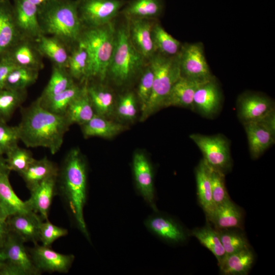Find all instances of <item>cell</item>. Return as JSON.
Listing matches in <instances>:
<instances>
[{"instance_id":"obj_1","label":"cell","mask_w":275,"mask_h":275,"mask_svg":"<svg viewBox=\"0 0 275 275\" xmlns=\"http://www.w3.org/2000/svg\"><path fill=\"white\" fill-rule=\"evenodd\" d=\"M70 125L65 115L47 110L38 98L23 109L21 121L16 126L20 141L27 147L46 148L55 154L60 150Z\"/></svg>"},{"instance_id":"obj_2","label":"cell","mask_w":275,"mask_h":275,"mask_svg":"<svg viewBox=\"0 0 275 275\" xmlns=\"http://www.w3.org/2000/svg\"><path fill=\"white\" fill-rule=\"evenodd\" d=\"M60 188L75 225L90 241L84 209L87 199V167L77 149L68 153L60 173Z\"/></svg>"},{"instance_id":"obj_3","label":"cell","mask_w":275,"mask_h":275,"mask_svg":"<svg viewBox=\"0 0 275 275\" xmlns=\"http://www.w3.org/2000/svg\"><path fill=\"white\" fill-rule=\"evenodd\" d=\"M38 20L42 34L57 38L70 50L78 43L84 26L77 0H53L38 7Z\"/></svg>"},{"instance_id":"obj_4","label":"cell","mask_w":275,"mask_h":275,"mask_svg":"<svg viewBox=\"0 0 275 275\" xmlns=\"http://www.w3.org/2000/svg\"><path fill=\"white\" fill-rule=\"evenodd\" d=\"M111 22L83 29L79 41L84 44L89 56V65L86 79L98 78L103 80L107 74L116 33Z\"/></svg>"},{"instance_id":"obj_5","label":"cell","mask_w":275,"mask_h":275,"mask_svg":"<svg viewBox=\"0 0 275 275\" xmlns=\"http://www.w3.org/2000/svg\"><path fill=\"white\" fill-rule=\"evenodd\" d=\"M150 59V64L154 72V80L151 97L142 112V121L163 106L172 88L181 76L179 53L169 57L157 52Z\"/></svg>"},{"instance_id":"obj_6","label":"cell","mask_w":275,"mask_h":275,"mask_svg":"<svg viewBox=\"0 0 275 275\" xmlns=\"http://www.w3.org/2000/svg\"><path fill=\"white\" fill-rule=\"evenodd\" d=\"M144 59L132 44L128 28L122 26L116 30L115 48L107 74L109 73L118 84L125 83L141 69Z\"/></svg>"},{"instance_id":"obj_7","label":"cell","mask_w":275,"mask_h":275,"mask_svg":"<svg viewBox=\"0 0 275 275\" xmlns=\"http://www.w3.org/2000/svg\"><path fill=\"white\" fill-rule=\"evenodd\" d=\"M126 3L124 0H77L78 12L84 28L111 22Z\"/></svg>"},{"instance_id":"obj_8","label":"cell","mask_w":275,"mask_h":275,"mask_svg":"<svg viewBox=\"0 0 275 275\" xmlns=\"http://www.w3.org/2000/svg\"><path fill=\"white\" fill-rule=\"evenodd\" d=\"M190 138L203 153L204 160L210 166L224 173L231 167L229 147L227 140L221 135L207 136L192 134Z\"/></svg>"},{"instance_id":"obj_9","label":"cell","mask_w":275,"mask_h":275,"mask_svg":"<svg viewBox=\"0 0 275 275\" xmlns=\"http://www.w3.org/2000/svg\"><path fill=\"white\" fill-rule=\"evenodd\" d=\"M179 64L182 76L201 80H208L213 78L201 42L182 45L179 52Z\"/></svg>"},{"instance_id":"obj_10","label":"cell","mask_w":275,"mask_h":275,"mask_svg":"<svg viewBox=\"0 0 275 275\" xmlns=\"http://www.w3.org/2000/svg\"><path fill=\"white\" fill-rule=\"evenodd\" d=\"M132 172L135 187L139 195L154 211H157L155 203L153 169L144 153L136 152L134 154Z\"/></svg>"},{"instance_id":"obj_11","label":"cell","mask_w":275,"mask_h":275,"mask_svg":"<svg viewBox=\"0 0 275 275\" xmlns=\"http://www.w3.org/2000/svg\"><path fill=\"white\" fill-rule=\"evenodd\" d=\"M28 251L35 265L41 272L67 273L75 259L73 255L62 254L50 247L38 244H34Z\"/></svg>"},{"instance_id":"obj_12","label":"cell","mask_w":275,"mask_h":275,"mask_svg":"<svg viewBox=\"0 0 275 275\" xmlns=\"http://www.w3.org/2000/svg\"><path fill=\"white\" fill-rule=\"evenodd\" d=\"M144 224L150 233L170 243L180 244L187 239V234L183 227L174 219L158 210L149 215Z\"/></svg>"},{"instance_id":"obj_13","label":"cell","mask_w":275,"mask_h":275,"mask_svg":"<svg viewBox=\"0 0 275 275\" xmlns=\"http://www.w3.org/2000/svg\"><path fill=\"white\" fill-rule=\"evenodd\" d=\"M16 25L22 38L35 41L42 35L38 8L26 0H12Z\"/></svg>"},{"instance_id":"obj_14","label":"cell","mask_w":275,"mask_h":275,"mask_svg":"<svg viewBox=\"0 0 275 275\" xmlns=\"http://www.w3.org/2000/svg\"><path fill=\"white\" fill-rule=\"evenodd\" d=\"M23 242L15 235L10 233L0 251L6 262L16 267L23 275H39L41 272L35 265Z\"/></svg>"},{"instance_id":"obj_15","label":"cell","mask_w":275,"mask_h":275,"mask_svg":"<svg viewBox=\"0 0 275 275\" xmlns=\"http://www.w3.org/2000/svg\"><path fill=\"white\" fill-rule=\"evenodd\" d=\"M6 221L10 233L23 242L36 244L40 241V226L43 221L38 214L32 211L18 213L8 216Z\"/></svg>"},{"instance_id":"obj_16","label":"cell","mask_w":275,"mask_h":275,"mask_svg":"<svg viewBox=\"0 0 275 275\" xmlns=\"http://www.w3.org/2000/svg\"><path fill=\"white\" fill-rule=\"evenodd\" d=\"M58 176L48 178L30 191V198L25 201L28 208L38 214L43 219H48L49 211L56 193Z\"/></svg>"},{"instance_id":"obj_17","label":"cell","mask_w":275,"mask_h":275,"mask_svg":"<svg viewBox=\"0 0 275 275\" xmlns=\"http://www.w3.org/2000/svg\"><path fill=\"white\" fill-rule=\"evenodd\" d=\"M128 19V30L132 44L145 59H150L157 52L152 36L153 24L150 22V19Z\"/></svg>"},{"instance_id":"obj_18","label":"cell","mask_w":275,"mask_h":275,"mask_svg":"<svg viewBox=\"0 0 275 275\" xmlns=\"http://www.w3.org/2000/svg\"><path fill=\"white\" fill-rule=\"evenodd\" d=\"M18 67L40 71L44 67L43 57L34 40L21 38L6 54Z\"/></svg>"},{"instance_id":"obj_19","label":"cell","mask_w":275,"mask_h":275,"mask_svg":"<svg viewBox=\"0 0 275 275\" xmlns=\"http://www.w3.org/2000/svg\"><path fill=\"white\" fill-rule=\"evenodd\" d=\"M14 20L12 3L6 0L0 3V58L21 38Z\"/></svg>"},{"instance_id":"obj_20","label":"cell","mask_w":275,"mask_h":275,"mask_svg":"<svg viewBox=\"0 0 275 275\" xmlns=\"http://www.w3.org/2000/svg\"><path fill=\"white\" fill-rule=\"evenodd\" d=\"M208 80L194 79L181 76L172 88L163 106L194 108V97L196 90Z\"/></svg>"},{"instance_id":"obj_21","label":"cell","mask_w":275,"mask_h":275,"mask_svg":"<svg viewBox=\"0 0 275 275\" xmlns=\"http://www.w3.org/2000/svg\"><path fill=\"white\" fill-rule=\"evenodd\" d=\"M273 110L272 101L265 96L248 94L239 100V115L243 123L258 121Z\"/></svg>"},{"instance_id":"obj_22","label":"cell","mask_w":275,"mask_h":275,"mask_svg":"<svg viewBox=\"0 0 275 275\" xmlns=\"http://www.w3.org/2000/svg\"><path fill=\"white\" fill-rule=\"evenodd\" d=\"M35 42L43 57L49 59L53 65L67 68L70 50L61 41L42 34Z\"/></svg>"},{"instance_id":"obj_23","label":"cell","mask_w":275,"mask_h":275,"mask_svg":"<svg viewBox=\"0 0 275 275\" xmlns=\"http://www.w3.org/2000/svg\"><path fill=\"white\" fill-rule=\"evenodd\" d=\"M251 155L257 158L274 142L275 133L258 122L243 123Z\"/></svg>"},{"instance_id":"obj_24","label":"cell","mask_w":275,"mask_h":275,"mask_svg":"<svg viewBox=\"0 0 275 275\" xmlns=\"http://www.w3.org/2000/svg\"><path fill=\"white\" fill-rule=\"evenodd\" d=\"M243 215L240 208L229 199L216 206L208 220L216 229H242Z\"/></svg>"},{"instance_id":"obj_25","label":"cell","mask_w":275,"mask_h":275,"mask_svg":"<svg viewBox=\"0 0 275 275\" xmlns=\"http://www.w3.org/2000/svg\"><path fill=\"white\" fill-rule=\"evenodd\" d=\"M220 101V92L213 77L196 90L194 97V107L204 115L208 116L216 113Z\"/></svg>"},{"instance_id":"obj_26","label":"cell","mask_w":275,"mask_h":275,"mask_svg":"<svg viewBox=\"0 0 275 275\" xmlns=\"http://www.w3.org/2000/svg\"><path fill=\"white\" fill-rule=\"evenodd\" d=\"M9 172H0V212L7 217L30 210L15 194L9 179Z\"/></svg>"},{"instance_id":"obj_27","label":"cell","mask_w":275,"mask_h":275,"mask_svg":"<svg viewBox=\"0 0 275 275\" xmlns=\"http://www.w3.org/2000/svg\"><path fill=\"white\" fill-rule=\"evenodd\" d=\"M59 173V170L56 164L47 157H44L39 160L34 159L20 175L31 190L43 180L58 176Z\"/></svg>"},{"instance_id":"obj_28","label":"cell","mask_w":275,"mask_h":275,"mask_svg":"<svg viewBox=\"0 0 275 275\" xmlns=\"http://www.w3.org/2000/svg\"><path fill=\"white\" fill-rule=\"evenodd\" d=\"M195 172L199 203L208 220L212 215L216 205L212 197L208 167L204 159L200 161Z\"/></svg>"},{"instance_id":"obj_29","label":"cell","mask_w":275,"mask_h":275,"mask_svg":"<svg viewBox=\"0 0 275 275\" xmlns=\"http://www.w3.org/2000/svg\"><path fill=\"white\" fill-rule=\"evenodd\" d=\"M254 259L250 248L227 255L218 265L221 273L225 275H245L251 269Z\"/></svg>"},{"instance_id":"obj_30","label":"cell","mask_w":275,"mask_h":275,"mask_svg":"<svg viewBox=\"0 0 275 275\" xmlns=\"http://www.w3.org/2000/svg\"><path fill=\"white\" fill-rule=\"evenodd\" d=\"M87 89V83L80 93L71 102L65 113L70 125L77 123L81 125L90 120L95 115Z\"/></svg>"},{"instance_id":"obj_31","label":"cell","mask_w":275,"mask_h":275,"mask_svg":"<svg viewBox=\"0 0 275 275\" xmlns=\"http://www.w3.org/2000/svg\"><path fill=\"white\" fill-rule=\"evenodd\" d=\"M163 9L162 0H131L126 2L122 10L128 19H150L159 16Z\"/></svg>"},{"instance_id":"obj_32","label":"cell","mask_w":275,"mask_h":275,"mask_svg":"<svg viewBox=\"0 0 275 275\" xmlns=\"http://www.w3.org/2000/svg\"><path fill=\"white\" fill-rule=\"evenodd\" d=\"M80 126L85 138H111L127 128L124 125L109 121L105 117L96 114L90 120Z\"/></svg>"},{"instance_id":"obj_33","label":"cell","mask_w":275,"mask_h":275,"mask_svg":"<svg viewBox=\"0 0 275 275\" xmlns=\"http://www.w3.org/2000/svg\"><path fill=\"white\" fill-rule=\"evenodd\" d=\"M190 234L214 255L219 265L226 257V253L217 230L209 224L203 227L194 229Z\"/></svg>"},{"instance_id":"obj_34","label":"cell","mask_w":275,"mask_h":275,"mask_svg":"<svg viewBox=\"0 0 275 275\" xmlns=\"http://www.w3.org/2000/svg\"><path fill=\"white\" fill-rule=\"evenodd\" d=\"M87 89L95 114L104 117L110 115L114 109L113 94L99 85L87 84Z\"/></svg>"},{"instance_id":"obj_35","label":"cell","mask_w":275,"mask_h":275,"mask_svg":"<svg viewBox=\"0 0 275 275\" xmlns=\"http://www.w3.org/2000/svg\"><path fill=\"white\" fill-rule=\"evenodd\" d=\"M75 83L67 68L53 65L50 79L39 98L40 100L47 99L66 90Z\"/></svg>"},{"instance_id":"obj_36","label":"cell","mask_w":275,"mask_h":275,"mask_svg":"<svg viewBox=\"0 0 275 275\" xmlns=\"http://www.w3.org/2000/svg\"><path fill=\"white\" fill-rule=\"evenodd\" d=\"M152 36L157 52L169 57L175 56L179 53L182 45L166 32L160 24L156 23L153 24Z\"/></svg>"},{"instance_id":"obj_37","label":"cell","mask_w":275,"mask_h":275,"mask_svg":"<svg viewBox=\"0 0 275 275\" xmlns=\"http://www.w3.org/2000/svg\"><path fill=\"white\" fill-rule=\"evenodd\" d=\"M89 65L88 52L80 41L70 50L67 70L72 77L77 80L86 79Z\"/></svg>"},{"instance_id":"obj_38","label":"cell","mask_w":275,"mask_h":275,"mask_svg":"<svg viewBox=\"0 0 275 275\" xmlns=\"http://www.w3.org/2000/svg\"><path fill=\"white\" fill-rule=\"evenodd\" d=\"M82 87L74 84L66 90L47 99L40 100L41 105L47 110L54 114L65 115L71 102L80 93Z\"/></svg>"},{"instance_id":"obj_39","label":"cell","mask_w":275,"mask_h":275,"mask_svg":"<svg viewBox=\"0 0 275 275\" xmlns=\"http://www.w3.org/2000/svg\"><path fill=\"white\" fill-rule=\"evenodd\" d=\"M26 90L0 88V121L7 122L26 98Z\"/></svg>"},{"instance_id":"obj_40","label":"cell","mask_w":275,"mask_h":275,"mask_svg":"<svg viewBox=\"0 0 275 275\" xmlns=\"http://www.w3.org/2000/svg\"><path fill=\"white\" fill-rule=\"evenodd\" d=\"M40 71L36 69L16 67L8 76L4 88L12 90L21 91L35 83Z\"/></svg>"},{"instance_id":"obj_41","label":"cell","mask_w":275,"mask_h":275,"mask_svg":"<svg viewBox=\"0 0 275 275\" xmlns=\"http://www.w3.org/2000/svg\"><path fill=\"white\" fill-rule=\"evenodd\" d=\"M5 159L7 170L17 172L19 175L23 172L35 159L32 153L18 146L7 153Z\"/></svg>"},{"instance_id":"obj_42","label":"cell","mask_w":275,"mask_h":275,"mask_svg":"<svg viewBox=\"0 0 275 275\" xmlns=\"http://www.w3.org/2000/svg\"><path fill=\"white\" fill-rule=\"evenodd\" d=\"M234 229H216L226 255L250 248L244 234Z\"/></svg>"},{"instance_id":"obj_43","label":"cell","mask_w":275,"mask_h":275,"mask_svg":"<svg viewBox=\"0 0 275 275\" xmlns=\"http://www.w3.org/2000/svg\"><path fill=\"white\" fill-rule=\"evenodd\" d=\"M206 163L209 171L212 197L216 206L230 199L225 186V175L222 171L209 165L207 162Z\"/></svg>"},{"instance_id":"obj_44","label":"cell","mask_w":275,"mask_h":275,"mask_svg":"<svg viewBox=\"0 0 275 275\" xmlns=\"http://www.w3.org/2000/svg\"><path fill=\"white\" fill-rule=\"evenodd\" d=\"M153 80L154 72L149 64L143 73L138 88V98L142 112L144 111L151 97Z\"/></svg>"},{"instance_id":"obj_45","label":"cell","mask_w":275,"mask_h":275,"mask_svg":"<svg viewBox=\"0 0 275 275\" xmlns=\"http://www.w3.org/2000/svg\"><path fill=\"white\" fill-rule=\"evenodd\" d=\"M68 233L66 229L53 225L48 219L42 221L40 224L39 240L42 245L50 247L54 241Z\"/></svg>"},{"instance_id":"obj_46","label":"cell","mask_w":275,"mask_h":275,"mask_svg":"<svg viewBox=\"0 0 275 275\" xmlns=\"http://www.w3.org/2000/svg\"><path fill=\"white\" fill-rule=\"evenodd\" d=\"M20 141L17 126H11L0 121V154L7 153L18 146Z\"/></svg>"},{"instance_id":"obj_47","label":"cell","mask_w":275,"mask_h":275,"mask_svg":"<svg viewBox=\"0 0 275 275\" xmlns=\"http://www.w3.org/2000/svg\"><path fill=\"white\" fill-rule=\"evenodd\" d=\"M118 116L126 120H134L137 114L136 100L131 92H128L122 95L117 106Z\"/></svg>"},{"instance_id":"obj_48","label":"cell","mask_w":275,"mask_h":275,"mask_svg":"<svg viewBox=\"0 0 275 275\" xmlns=\"http://www.w3.org/2000/svg\"><path fill=\"white\" fill-rule=\"evenodd\" d=\"M16 67L17 66L6 55L0 58V88H4L8 76Z\"/></svg>"},{"instance_id":"obj_49","label":"cell","mask_w":275,"mask_h":275,"mask_svg":"<svg viewBox=\"0 0 275 275\" xmlns=\"http://www.w3.org/2000/svg\"><path fill=\"white\" fill-rule=\"evenodd\" d=\"M7 217L0 212V251L4 247L10 234Z\"/></svg>"},{"instance_id":"obj_50","label":"cell","mask_w":275,"mask_h":275,"mask_svg":"<svg viewBox=\"0 0 275 275\" xmlns=\"http://www.w3.org/2000/svg\"><path fill=\"white\" fill-rule=\"evenodd\" d=\"M26 1L36 6L38 8L53 0H26Z\"/></svg>"},{"instance_id":"obj_51","label":"cell","mask_w":275,"mask_h":275,"mask_svg":"<svg viewBox=\"0 0 275 275\" xmlns=\"http://www.w3.org/2000/svg\"><path fill=\"white\" fill-rule=\"evenodd\" d=\"M6 171L10 172L7 169L5 158H3V155L0 154V172Z\"/></svg>"},{"instance_id":"obj_52","label":"cell","mask_w":275,"mask_h":275,"mask_svg":"<svg viewBox=\"0 0 275 275\" xmlns=\"http://www.w3.org/2000/svg\"><path fill=\"white\" fill-rule=\"evenodd\" d=\"M5 263V261L3 257V255L0 252V270L2 268V267L4 266V264Z\"/></svg>"},{"instance_id":"obj_53","label":"cell","mask_w":275,"mask_h":275,"mask_svg":"<svg viewBox=\"0 0 275 275\" xmlns=\"http://www.w3.org/2000/svg\"><path fill=\"white\" fill-rule=\"evenodd\" d=\"M6 1V0H0V3L4 2V1Z\"/></svg>"}]
</instances>
